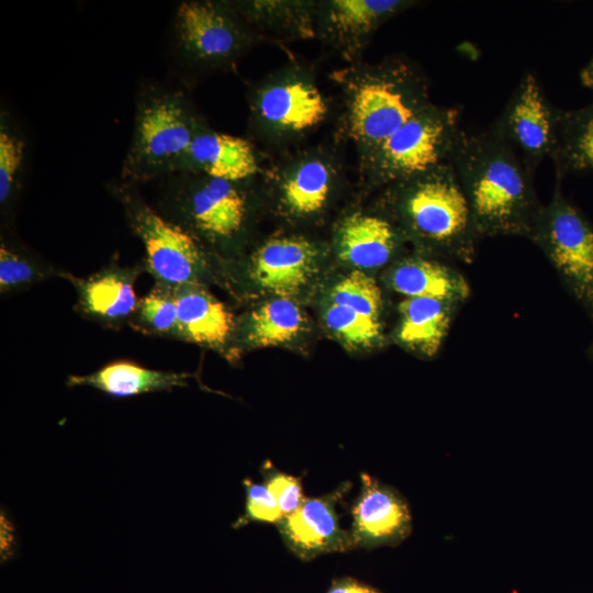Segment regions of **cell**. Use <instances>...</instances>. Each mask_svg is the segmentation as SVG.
I'll use <instances>...</instances> for the list:
<instances>
[{
  "label": "cell",
  "mask_w": 593,
  "mask_h": 593,
  "mask_svg": "<svg viewBox=\"0 0 593 593\" xmlns=\"http://www.w3.org/2000/svg\"><path fill=\"white\" fill-rule=\"evenodd\" d=\"M481 238H529L541 203L534 175L490 127L461 128L450 161Z\"/></svg>",
  "instance_id": "6da1fadb"
},
{
  "label": "cell",
  "mask_w": 593,
  "mask_h": 593,
  "mask_svg": "<svg viewBox=\"0 0 593 593\" xmlns=\"http://www.w3.org/2000/svg\"><path fill=\"white\" fill-rule=\"evenodd\" d=\"M384 214L435 258L471 264L482 239L450 163L384 187Z\"/></svg>",
  "instance_id": "7a4b0ae2"
},
{
  "label": "cell",
  "mask_w": 593,
  "mask_h": 593,
  "mask_svg": "<svg viewBox=\"0 0 593 593\" xmlns=\"http://www.w3.org/2000/svg\"><path fill=\"white\" fill-rule=\"evenodd\" d=\"M335 78L343 92V131L359 157L432 103L425 74L404 57L355 64L338 70Z\"/></svg>",
  "instance_id": "3957f363"
},
{
  "label": "cell",
  "mask_w": 593,
  "mask_h": 593,
  "mask_svg": "<svg viewBox=\"0 0 593 593\" xmlns=\"http://www.w3.org/2000/svg\"><path fill=\"white\" fill-rule=\"evenodd\" d=\"M206 124L180 90L146 83L138 91L120 180L138 186L172 174Z\"/></svg>",
  "instance_id": "277c9868"
},
{
  "label": "cell",
  "mask_w": 593,
  "mask_h": 593,
  "mask_svg": "<svg viewBox=\"0 0 593 593\" xmlns=\"http://www.w3.org/2000/svg\"><path fill=\"white\" fill-rule=\"evenodd\" d=\"M253 179L233 181L194 172L170 174L160 179V213L203 245L234 244L247 227Z\"/></svg>",
  "instance_id": "5b68a950"
},
{
  "label": "cell",
  "mask_w": 593,
  "mask_h": 593,
  "mask_svg": "<svg viewBox=\"0 0 593 593\" xmlns=\"http://www.w3.org/2000/svg\"><path fill=\"white\" fill-rule=\"evenodd\" d=\"M460 131L458 108L430 103L361 156L359 171L370 186L387 187L447 164Z\"/></svg>",
  "instance_id": "8992f818"
},
{
  "label": "cell",
  "mask_w": 593,
  "mask_h": 593,
  "mask_svg": "<svg viewBox=\"0 0 593 593\" xmlns=\"http://www.w3.org/2000/svg\"><path fill=\"white\" fill-rule=\"evenodd\" d=\"M109 189L122 205L130 228L145 248L144 268L155 283L172 289L203 286L209 268L204 245L150 206L137 186L118 180L111 182Z\"/></svg>",
  "instance_id": "52a82bcc"
},
{
  "label": "cell",
  "mask_w": 593,
  "mask_h": 593,
  "mask_svg": "<svg viewBox=\"0 0 593 593\" xmlns=\"http://www.w3.org/2000/svg\"><path fill=\"white\" fill-rule=\"evenodd\" d=\"M561 180L534 222L530 239L555 268L559 279L593 320V226L561 192Z\"/></svg>",
  "instance_id": "ba28073f"
},
{
  "label": "cell",
  "mask_w": 593,
  "mask_h": 593,
  "mask_svg": "<svg viewBox=\"0 0 593 593\" xmlns=\"http://www.w3.org/2000/svg\"><path fill=\"white\" fill-rule=\"evenodd\" d=\"M256 37L232 1L188 0L175 13V49L192 69L233 66Z\"/></svg>",
  "instance_id": "9c48e42d"
},
{
  "label": "cell",
  "mask_w": 593,
  "mask_h": 593,
  "mask_svg": "<svg viewBox=\"0 0 593 593\" xmlns=\"http://www.w3.org/2000/svg\"><path fill=\"white\" fill-rule=\"evenodd\" d=\"M249 104L254 128L273 139L304 135L328 113V103L313 78L296 69L262 81L251 91Z\"/></svg>",
  "instance_id": "30bf717a"
},
{
  "label": "cell",
  "mask_w": 593,
  "mask_h": 593,
  "mask_svg": "<svg viewBox=\"0 0 593 593\" xmlns=\"http://www.w3.org/2000/svg\"><path fill=\"white\" fill-rule=\"evenodd\" d=\"M562 112L547 98L537 77L526 72L490 128L518 154L534 175L556 149Z\"/></svg>",
  "instance_id": "8fae6325"
},
{
  "label": "cell",
  "mask_w": 593,
  "mask_h": 593,
  "mask_svg": "<svg viewBox=\"0 0 593 593\" xmlns=\"http://www.w3.org/2000/svg\"><path fill=\"white\" fill-rule=\"evenodd\" d=\"M350 482L317 497H305L291 514L283 516L277 528L288 549L303 561L332 552L355 549L350 532L339 525L336 503L349 490Z\"/></svg>",
  "instance_id": "7c38bea8"
},
{
  "label": "cell",
  "mask_w": 593,
  "mask_h": 593,
  "mask_svg": "<svg viewBox=\"0 0 593 593\" xmlns=\"http://www.w3.org/2000/svg\"><path fill=\"white\" fill-rule=\"evenodd\" d=\"M410 0H329L316 5V35L348 60L367 46L388 20L412 7Z\"/></svg>",
  "instance_id": "4fadbf2b"
},
{
  "label": "cell",
  "mask_w": 593,
  "mask_h": 593,
  "mask_svg": "<svg viewBox=\"0 0 593 593\" xmlns=\"http://www.w3.org/2000/svg\"><path fill=\"white\" fill-rule=\"evenodd\" d=\"M361 489L351 510L350 530L355 548L394 547L412 533L413 523L405 497L393 486L361 473Z\"/></svg>",
  "instance_id": "5bb4252c"
},
{
  "label": "cell",
  "mask_w": 593,
  "mask_h": 593,
  "mask_svg": "<svg viewBox=\"0 0 593 593\" xmlns=\"http://www.w3.org/2000/svg\"><path fill=\"white\" fill-rule=\"evenodd\" d=\"M272 172L282 211L304 219L325 209L342 171L331 153L314 149L290 158Z\"/></svg>",
  "instance_id": "9a60e30c"
},
{
  "label": "cell",
  "mask_w": 593,
  "mask_h": 593,
  "mask_svg": "<svg viewBox=\"0 0 593 593\" xmlns=\"http://www.w3.org/2000/svg\"><path fill=\"white\" fill-rule=\"evenodd\" d=\"M144 266L124 267L111 264L85 277L61 271L77 295L76 309L85 317L105 327L120 328L128 324L138 303L135 282Z\"/></svg>",
  "instance_id": "2e32d148"
},
{
  "label": "cell",
  "mask_w": 593,
  "mask_h": 593,
  "mask_svg": "<svg viewBox=\"0 0 593 593\" xmlns=\"http://www.w3.org/2000/svg\"><path fill=\"white\" fill-rule=\"evenodd\" d=\"M317 249L302 237L279 236L250 257L249 277L261 289L290 298L307 284L316 269Z\"/></svg>",
  "instance_id": "e0dca14e"
},
{
  "label": "cell",
  "mask_w": 593,
  "mask_h": 593,
  "mask_svg": "<svg viewBox=\"0 0 593 593\" xmlns=\"http://www.w3.org/2000/svg\"><path fill=\"white\" fill-rule=\"evenodd\" d=\"M260 171L259 155L249 141L205 125L178 160L174 172L203 174L239 181L253 179Z\"/></svg>",
  "instance_id": "ac0fdd59"
},
{
  "label": "cell",
  "mask_w": 593,
  "mask_h": 593,
  "mask_svg": "<svg viewBox=\"0 0 593 593\" xmlns=\"http://www.w3.org/2000/svg\"><path fill=\"white\" fill-rule=\"evenodd\" d=\"M404 236L384 214L355 212L337 226L335 244L338 257L357 268H379L398 254Z\"/></svg>",
  "instance_id": "d6986e66"
},
{
  "label": "cell",
  "mask_w": 593,
  "mask_h": 593,
  "mask_svg": "<svg viewBox=\"0 0 593 593\" xmlns=\"http://www.w3.org/2000/svg\"><path fill=\"white\" fill-rule=\"evenodd\" d=\"M179 339L222 349L235 329L234 316L227 306L205 290L204 286L188 284L174 289Z\"/></svg>",
  "instance_id": "ffe728a7"
},
{
  "label": "cell",
  "mask_w": 593,
  "mask_h": 593,
  "mask_svg": "<svg viewBox=\"0 0 593 593\" xmlns=\"http://www.w3.org/2000/svg\"><path fill=\"white\" fill-rule=\"evenodd\" d=\"M388 282L405 298H434L462 304L470 295L469 283L458 270L424 254L396 261L388 273Z\"/></svg>",
  "instance_id": "44dd1931"
},
{
  "label": "cell",
  "mask_w": 593,
  "mask_h": 593,
  "mask_svg": "<svg viewBox=\"0 0 593 593\" xmlns=\"http://www.w3.org/2000/svg\"><path fill=\"white\" fill-rule=\"evenodd\" d=\"M460 305L434 298H405L399 305L398 342L415 354L434 357Z\"/></svg>",
  "instance_id": "7402d4cb"
},
{
  "label": "cell",
  "mask_w": 593,
  "mask_h": 593,
  "mask_svg": "<svg viewBox=\"0 0 593 593\" xmlns=\"http://www.w3.org/2000/svg\"><path fill=\"white\" fill-rule=\"evenodd\" d=\"M187 373L156 370L126 360L110 362L88 374H71L69 388L90 387L112 398H130L145 393L172 391L187 385Z\"/></svg>",
  "instance_id": "603a6c76"
},
{
  "label": "cell",
  "mask_w": 593,
  "mask_h": 593,
  "mask_svg": "<svg viewBox=\"0 0 593 593\" xmlns=\"http://www.w3.org/2000/svg\"><path fill=\"white\" fill-rule=\"evenodd\" d=\"M257 35L270 32L286 38L316 35V5L307 1H232Z\"/></svg>",
  "instance_id": "cb8c5ba5"
},
{
  "label": "cell",
  "mask_w": 593,
  "mask_h": 593,
  "mask_svg": "<svg viewBox=\"0 0 593 593\" xmlns=\"http://www.w3.org/2000/svg\"><path fill=\"white\" fill-rule=\"evenodd\" d=\"M550 158L558 180L570 174L593 171V101L580 109L563 110Z\"/></svg>",
  "instance_id": "d4e9b609"
},
{
  "label": "cell",
  "mask_w": 593,
  "mask_h": 593,
  "mask_svg": "<svg viewBox=\"0 0 593 593\" xmlns=\"http://www.w3.org/2000/svg\"><path fill=\"white\" fill-rule=\"evenodd\" d=\"M304 316L290 298H277L254 310L247 318L246 342L256 347L280 345L303 329Z\"/></svg>",
  "instance_id": "484cf974"
},
{
  "label": "cell",
  "mask_w": 593,
  "mask_h": 593,
  "mask_svg": "<svg viewBox=\"0 0 593 593\" xmlns=\"http://www.w3.org/2000/svg\"><path fill=\"white\" fill-rule=\"evenodd\" d=\"M27 143L11 114L0 113V209L2 217L12 214L22 190Z\"/></svg>",
  "instance_id": "4316f807"
},
{
  "label": "cell",
  "mask_w": 593,
  "mask_h": 593,
  "mask_svg": "<svg viewBox=\"0 0 593 593\" xmlns=\"http://www.w3.org/2000/svg\"><path fill=\"white\" fill-rule=\"evenodd\" d=\"M128 324L146 335L179 339L174 289L155 283L148 293L138 300Z\"/></svg>",
  "instance_id": "83f0119b"
},
{
  "label": "cell",
  "mask_w": 593,
  "mask_h": 593,
  "mask_svg": "<svg viewBox=\"0 0 593 593\" xmlns=\"http://www.w3.org/2000/svg\"><path fill=\"white\" fill-rule=\"evenodd\" d=\"M49 265L42 264L18 248L12 243L1 239L0 246V292L8 294L30 288L53 275L60 277Z\"/></svg>",
  "instance_id": "f1b7e54d"
},
{
  "label": "cell",
  "mask_w": 593,
  "mask_h": 593,
  "mask_svg": "<svg viewBox=\"0 0 593 593\" xmlns=\"http://www.w3.org/2000/svg\"><path fill=\"white\" fill-rule=\"evenodd\" d=\"M325 323L339 339L349 346L373 347L383 338L380 320L335 303H331L326 309Z\"/></svg>",
  "instance_id": "f546056e"
},
{
  "label": "cell",
  "mask_w": 593,
  "mask_h": 593,
  "mask_svg": "<svg viewBox=\"0 0 593 593\" xmlns=\"http://www.w3.org/2000/svg\"><path fill=\"white\" fill-rule=\"evenodd\" d=\"M332 303L346 306L362 315L380 320L381 290L374 279L360 270L344 277L332 290Z\"/></svg>",
  "instance_id": "4dcf8cb0"
},
{
  "label": "cell",
  "mask_w": 593,
  "mask_h": 593,
  "mask_svg": "<svg viewBox=\"0 0 593 593\" xmlns=\"http://www.w3.org/2000/svg\"><path fill=\"white\" fill-rule=\"evenodd\" d=\"M243 484L246 492L245 511L233 524L234 528L244 527L251 522L277 524L283 517L265 484H257L250 479H245Z\"/></svg>",
  "instance_id": "1f68e13d"
},
{
  "label": "cell",
  "mask_w": 593,
  "mask_h": 593,
  "mask_svg": "<svg viewBox=\"0 0 593 593\" xmlns=\"http://www.w3.org/2000/svg\"><path fill=\"white\" fill-rule=\"evenodd\" d=\"M264 484L272 494L283 516L294 512L305 500L301 480L276 469L270 461L261 467Z\"/></svg>",
  "instance_id": "d6a6232c"
},
{
  "label": "cell",
  "mask_w": 593,
  "mask_h": 593,
  "mask_svg": "<svg viewBox=\"0 0 593 593\" xmlns=\"http://www.w3.org/2000/svg\"><path fill=\"white\" fill-rule=\"evenodd\" d=\"M326 593H382L374 586L351 577L334 579Z\"/></svg>",
  "instance_id": "836d02e7"
},
{
  "label": "cell",
  "mask_w": 593,
  "mask_h": 593,
  "mask_svg": "<svg viewBox=\"0 0 593 593\" xmlns=\"http://www.w3.org/2000/svg\"><path fill=\"white\" fill-rule=\"evenodd\" d=\"M583 86L593 92V57L580 74Z\"/></svg>",
  "instance_id": "e575fe53"
},
{
  "label": "cell",
  "mask_w": 593,
  "mask_h": 593,
  "mask_svg": "<svg viewBox=\"0 0 593 593\" xmlns=\"http://www.w3.org/2000/svg\"><path fill=\"white\" fill-rule=\"evenodd\" d=\"M589 354H590L591 358H593V345L590 347Z\"/></svg>",
  "instance_id": "d590c367"
}]
</instances>
